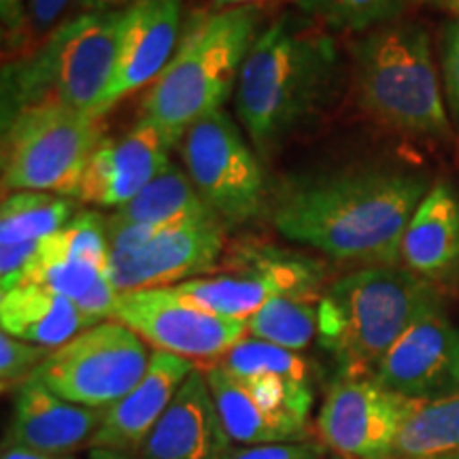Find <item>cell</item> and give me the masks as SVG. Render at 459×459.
<instances>
[{"label":"cell","mask_w":459,"mask_h":459,"mask_svg":"<svg viewBox=\"0 0 459 459\" xmlns=\"http://www.w3.org/2000/svg\"><path fill=\"white\" fill-rule=\"evenodd\" d=\"M124 11L74 13L24 60L3 66V122L20 108L56 102L100 115L117 62Z\"/></svg>","instance_id":"obj_6"},{"label":"cell","mask_w":459,"mask_h":459,"mask_svg":"<svg viewBox=\"0 0 459 459\" xmlns=\"http://www.w3.org/2000/svg\"><path fill=\"white\" fill-rule=\"evenodd\" d=\"M115 213L158 230L217 215L200 196L186 169H179L172 162L143 189L139 196L132 198L128 204L119 206Z\"/></svg>","instance_id":"obj_23"},{"label":"cell","mask_w":459,"mask_h":459,"mask_svg":"<svg viewBox=\"0 0 459 459\" xmlns=\"http://www.w3.org/2000/svg\"><path fill=\"white\" fill-rule=\"evenodd\" d=\"M419 402L372 378L338 377L315 421L317 440L342 459H389Z\"/></svg>","instance_id":"obj_12"},{"label":"cell","mask_w":459,"mask_h":459,"mask_svg":"<svg viewBox=\"0 0 459 459\" xmlns=\"http://www.w3.org/2000/svg\"><path fill=\"white\" fill-rule=\"evenodd\" d=\"M226 232L228 226L217 215L164 228L134 254L108 257V279L124 294L213 274L228 249Z\"/></svg>","instance_id":"obj_13"},{"label":"cell","mask_w":459,"mask_h":459,"mask_svg":"<svg viewBox=\"0 0 459 459\" xmlns=\"http://www.w3.org/2000/svg\"><path fill=\"white\" fill-rule=\"evenodd\" d=\"M3 332L39 347L60 349L83 330L94 328L68 298L41 285H20L0 294Z\"/></svg>","instance_id":"obj_22"},{"label":"cell","mask_w":459,"mask_h":459,"mask_svg":"<svg viewBox=\"0 0 459 459\" xmlns=\"http://www.w3.org/2000/svg\"><path fill=\"white\" fill-rule=\"evenodd\" d=\"M49 349L20 341L3 332L0 334V385L4 394H13L24 383L30 381L49 358Z\"/></svg>","instance_id":"obj_31"},{"label":"cell","mask_w":459,"mask_h":459,"mask_svg":"<svg viewBox=\"0 0 459 459\" xmlns=\"http://www.w3.org/2000/svg\"><path fill=\"white\" fill-rule=\"evenodd\" d=\"M113 319L128 325L156 351L215 366L247 336V321L206 313L189 304L175 287H153L119 294Z\"/></svg>","instance_id":"obj_11"},{"label":"cell","mask_w":459,"mask_h":459,"mask_svg":"<svg viewBox=\"0 0 459 459\" xmlns=\"http://www.w3.org/2000/svg\"><path fill=\"white\" fill-rule=\"evenodd\" d=\"M66 459H74V457H66Z\"/></svg>","instance_id":"obj_41"},{"label":"cell","mask_w":459,"mask_h":459,"mask_svg":"<svg viewBox=\"0 0 459 459\" xmlns=\"http://www.w3.org/2000/svg\"><path fill=\"white\" fill-rule=\"evenodd\" d=\"M79 0H26V22L24 34H22L20 51H17L15 60H24L34 54L45 39L56 30L62 22L77 13ZM9 65V62H4Z\"/></svg>","instance_id":"obj_30"},{"label":"cell","mask_w":459,"mask_h":459,"mask_svg":"<svg viewBox=\"0 0 459 459\" xmlns=\"http://www.w3.org/2000/svg\"><path fill=\"white\" fill-rule=\"evenodd\" d=\"M204 370L213 394L223 428L234 445L268 446L307 443L317 438L311 421L279 415L257 402L237 377L221 366H209Z\"/></svg>","instance_id":"obj_21"},{"label":"cell","mask_w":459,"mask_h":459,"mask_svg":"<svg viewBox=\"0 0 459 459\" xmlns=\"http://www.w3.org/2000/svg\"><path fill=\"white\" fill-rule=\"evenodd\" d=\"M262 0H213L215 9H234V7H254Z\"/></svg>","instance_id":"obj_39"},{"label":"cell","mask_w":459,"mask_h":459,"mask_svg":"<svg viewBox=\"0 0 459 459\" xmlns=\"http://www.w3.org/2000/svg\"><path fill=\"white\" fill-rule=\"evenodd\" d=\"M257 24L255 7L192 13L169 66L145 91L141 117L156 122L179 145L189 126L220 111L237 90L245 57L260 34Z\"/></svg>","instance_id":"obj_4"},{"label":"cell","mask_w":459,"mask_h":459,"mask_svg":"<svg viewBox=\"0 0 459 459\" xmlns=\"http://www.w3.org/2000/svg\"><path fill=\"white\" fill-rule=\"evenodd\" d=\"M26 22V0H0V24H3V60H15L20 51Z\"/></svg>","instance_id":"obj_33"},{"label":"cell","mask_w":459,"mask_h":459,"mask_svg":"<svg viewBox=\"0 0 459 459\" xmlns=\"http://www.w3.org/2000/svg\"><path fill=\"white\" fill-rule=\"evenodd\" d=\"M428 192L419 172L351 166L287 181L271 220L281 237L338 262L400 266L402 237Z\"/></svg>","instance_id":"obj_1"},{"label":"cell","mask_w":459,"mask_h":459,"mask_svg":"<svg viewBox=\"0 0 459 459\" xmlns=\"http://www.w3.org/2000/svg\"><path fill=\"white\" fill-rule=\"evenodd\" d=\"M3 459H57V457L41 455V453H32L26 449H3Z\"/></svg>","instance_id":"obj_38"},{"label":"cell","mask_w":459,"mask_h":459,"mask_svg":"<svg viewBox=\"0 0 459 459\" xmlns=\"http://www.w3.org/2000/svg\"><path fill=\"white\" fill-rule=\"evenodd\" d=\"M400 264L443 290L459 287V194L434 183L417 206L400 245Z\"/></svg>","instance_id":"obj_20"},{"label":"cell","mask_w":459,"mask_h":459,"mask_svg":"<svg viewBox=\"0 0 459 459\" xmlns=\"http://www.w3.org/2000/svg\"><path fill=\"white\" fill-rule=\"evenodd\" d=\"M300 13L332 32H368L398 20L415 0H294Z\"/></svg>","instance_id":"obj_27"},{"label":"cell","mask_w":459,"mask_h":459,"mask_svg":"<svg viewBox=\"0 0 459 459\" xmlns=\"http://www.w3.org/2000/svg\"><path fill=\"white\" fill-rule=\"evenodd\" d=\"M90 459H141L136 453L111 451V449H90Z\"/></svg>","instance_id":"obj_36"},{"label":"cell","mask_w":459,"mask_h":459,"mask_svg":"<svg viewBox=\"0 0 459 459\" xmlns=\"http://www.w3.org/2000/svg\"><path fill=\"white\" fill-rule=\"evenodd\" d=\"M43 245L54 254L108 268L107 217H102L99 211L77 213L60 232L45 238Z\"/></svg>","instance_id":"obj_29"},{"label":"cell","mask_w":459,"mask_h":459,"mask_svg":"<svg viewBox=\"0 0 459 459\" xmlns=\"http://www.w3.org/2000/svg\"><path fill=\"white\" fill-rule=\"evenodd\" d=\"M183 169L226 226H243L268 209L260 156L223 108L186 130L179 141Z\"/></svg>","instance_id":"obj_9"},{"label":"cell","mask_w":459,"mask_h":459,"mask_svg":"<svg viewBox=\"0 0 459 459\" xmlns=\"http://www.w3.org/2000/svg\"><path fill=\"white\" fill-rule=\"evenodd\" d=\"M342 60L325 26L283 13L251 45L234 90V111L260 160H268L330 111Z\"/></svg>","instance_id":"obj_2"},{"label":"cell","mask_w":459,"mask_h":459,"mask_svg":"<svg viewBox=\"0 0 459 459\" xmlns=\"http://www.w3.org/2000/svg\"><path fill=\"white\" fill-rule=\"evenodd\" d=\"M372 381L411 400L457 394L459 328L445 307L417 319L378 361Z\"/></svg>","instance_id":"obj_14"},{"label":"cell","mask_w":459,"mask_h":459,"mask_svg":"<svg viewBox=\"0 0 459 459\" xmlns=\"http://www.w3.org/2000/svg\"><path fill=\"white\" fill-rule=\"evenodd\" d=\"M215 366H221L238 378L274 375L308 383V364L300 353L251 336H245L238 344H234Z\"/></svg>","instance_id":"obj_28"},{"label":"cell","mask_w":459,"mask_h":459,"mask_svg":"<svg viewBox=\"0 0 459 459\" xmlns=\"http://www.w3.org/2000/svg\"><path fill=\"white\" fill-rule=\"evenodd\" d=\"M194 368V361L179 355L153 351L139 385L107 409L105 421L91 438L90 449L139 453Z\"/></svg>","instance_id":"obj_19"},{"label":"cell","mask_w":459,"mask_h":459,"mask_svg":"<svg viewBox=\"0 0 459 459\" xmlns=\"http://www.w3.org/2000/svg\"><path fill=\"white\" fill-rule=\"evenodd\" d=\"M443 73H445L446 96H449L453 111H455V115L459 117V17L449 22L445 28Z\"/></svg>","instance_id":"obj_34"},{"label":"cell","mask_w":459,"mask_h":459,"mask_svg":"<svg viewBox=\"0 0 459 459\" xmlns=\"http://www.w3.org/2000/svg\"><path fill=\"white\" fill-rule=\"evenodd\" d=\"M389 459H459V392L419 402Z\"/></svg>","instance_id":"obj_24"},{"label":"cell","mask_w":459,"mask_h":459,"mask_svg":"<svg viewBox=\"0 0 459 459\" xmlns=\"http://www.w3.org/2000/svg\"><path fill=\"white\" fill-rule=\"evenodd\" d=\"M217 271L175 285V291L206 313L243 321L273 298L321 300L324 294V262L262 240L230 245Z\"/></svg>","instance_id":"obj_8"},{"label":"cell","mask_w":459,"mask_h":459,"mask_svg":"<svg viewBox=\"0 0 459 459\" xmlns=\"http://www.w3.org/2000/svg\"><path fill=\"white\" fill-rule=\"evenodd\" d=\"M328 449L317 438L307 443L238 446L232 445L220 459H328Z\"/></svg>","instance_id":"obj_32"},{"label":"cell","mask_w":459,"mask_h":459,"mask_svg":"<svg viewBox=\"0 0 459 459\" xmlns=\"http://www.w3.org/2000/svg\"><path fill=\"white\" fill-rule=\"evenodd\" d=\"M355 100L366 117L415 139H449L432 39L419 22H389L353 45Z\"/></svg>","instance_id":"obj_5"},{"label":"cell","mask_w":459,"mask_h":459,"mask_svg":"<svg viewBox=\"0 0 459 459\" xmlns=\"http://www.w3.org/2000/svg\"><path fill=\"white\" fill-rule=\"evenodd\" d=\"M415 3L428 4V7L446 11V13H453L459 17V0H415Z\"/></svg>","instance_id":"obj_37"},{"label":"cell","mask_w":459,"mask_h":459,"mask_svg":"<svg viewBox=\"0 0 459 459\" xmlns=\"http://www.w3.org/2000/svg\"><path fill=\"white\" fill-rule=\"evenodd\" d=\"M79 200L54 192H11L0 206V247L41 243L77 215Z\"/></svg>","instance_id":"obj_25"},{"label":"cell","mask_w":459,"mask_h":459,"mask_svg":"<svg viewBox=\"0 0 459 459\" xmlns=\"http://www.w3.org/2000/svg\"><path fill=\"white\" fill-rule=\"evenodd\" d=\"M328 459H342V457H336V455H332V457H328Z\"/></svg>","instance_id":"obj_40"},{"label":"cell","mask_w":459,"mask_h":459,"mask_svg":"<svg viewBox=\"0 0 459 459\" xmlns=\"http://www.w3.org/2000/svg\"><path fill=\"white\" fill-rule=\"evenodd\" d=\"M247 336L302 351L319 336V300L273 298L247 319Z\"/></svg>","instance_id":"obj_26"},{"label":"cell","mask_w":459,"mask_h":459,"mask_svg":"<svg viewBox=\"0 0 459 459\" xmlns=\"http://www.w3.org/2000/svg\"><path fill=\"white\" fill-rule=\"evenodd\" d=\"M440 307L443 291L404 266L358 268L321 294L317 338L338 377L372 378L394 342Z\"/></svg>","instance_id":"obj_3"},{"label":"cell","mask_w":459,"mask_h":459,"mask_svg":"<svg viewBox=\"0 0 459 459\" xmlns=\"http://www.w3.org/2000/svg\"><path fill=\"white\" fill-rule=\"evenodd\" d=\"M177 141L156 122L139 117L124 136L100 143L85 166L74 200L99 206H124L170 166Z\"/></svg>","instance_id":"obj_15"},{"label":"cell","mask_w":459,"mask_h":459,"mask_svg":"<svg viewBox=\"0 0 459 459\" xmlns=\"http://www.w3.org/2000/svg\"><path fill=\"white\" fill-rule=\"evenodd\" d=\"M107 139L99 115L41 102L3 122V196L54 192L74 196L90 158Z\"/></svg>","instance_id":"obj_7"},{"label":"cell","mask_w":459,"mask_h":459,"mask_svg":"<svg viewBox=\"0 0 459 459\" xmlns=\"http://www.w3.org/2000/svg\"><path fill=\"white\" fill-rule=\"evenodd\" d=\"M183 0H136L124 11L115 73L100 105L107 115L126 96L152 85L181 41Z\"/></svg>","instance_id":"obj_16"},{"label":"cell","mask_w":459,"mask_h":459,"mask_svg":"<svg viewBox=\"0 0 459 459\" xmlns=\"http://www.w3.org/2000/svg\"><path fill=\"white\" fill-rule=\"evenodd\" d=\"M234 443L198 366L139 449L141 459H220Z\"/></svg>","instance_id":"obj_18"},{"label":"cell","mask_w":459,"mask_h":459,"mask_svg":"<svg viewBox=\"0 0 459 459\" xmlns=\"http://www.w3.org/2000/svg\"><path fill=\"white\" fill-rule=\"evenodd\" d=\"M149 361L147 342L108 319L54 349L34 378L74 404L108 409L139 385Z\"/></svg>","instance_id":"obj_10"},{"label":"cell","mask_w":459,"mask_h":459,"mask_svg":"<svg viewBox=\"0 0 459 459\" xmlns=\"http://www.w3.org/2000/svg\"><path fill=\"white\" fill-rule=\"evenodd\" d=\"M136 0H79L77 13H113V11H126Z\"/></svg>","instance_id":"obj_35"},{"label":"cell","mask_w":459,"mask_h":459,"mask_svg":"<svg viewBox=\"0 0 459 459\" xmlns=\"http://www.w3.org/2000/svg\"><path fill=\"white\" fill-rule=\"evenodd\" d=\"M107 417V409L68 402L30 378L13 392V412L3 449H26L66 459L88 446Z\"/></svg>","instance_id":"obj_17"}]
</instances>
